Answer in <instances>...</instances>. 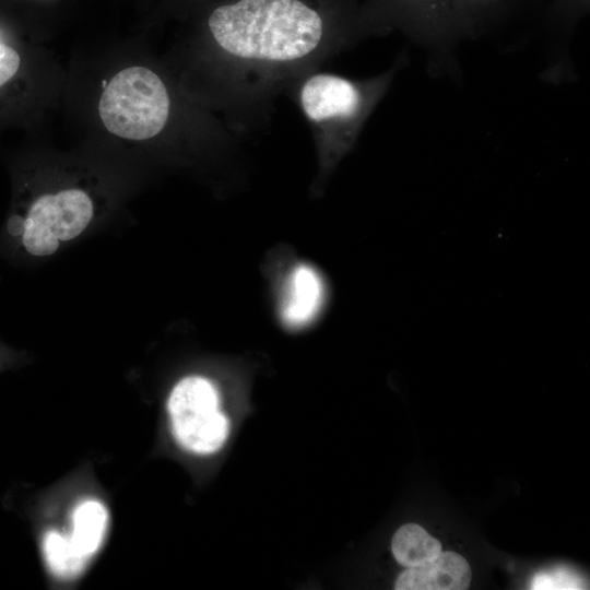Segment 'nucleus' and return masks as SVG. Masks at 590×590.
<instances>
[{
    "label": "nucleus",
    "mask_w": 590,
    "mask_h": 590,
    "mask_svg": "<svg viewBox=\"0 0 590 590\" xmlns=\"http://www.w3.org/2000/svg\"><path fill=\"white\" fill-rule=\"evenodd\" d=\"M16 359V353L0 341V370L11 367Z\"/></svg>",
    "instance_id": "nucleus-13"
},
{
    "label": "nucleus",
    "mask_w": 590,
    "mask_h": 590,
    "mask_svg": "<svg viewBox=\"0 0 590 590\" xmlns=\"http://www.w3.org/2000/svg\"><path fill=\"white\" fill-rule=\"evenodd\" d=\"M391 550L404 567H415L432 560L442 551L440 542L416 523H406L393 534Z\"/></svg>",
    "instance_id": "nucleus-10"
},
{
    "label": "nucleus",
    "mask_w": 590,
    "mask_h": 590,
    "mask_svg": "<svg viewBox=\"0 0 590 590\" xmlns=\"http://www.w3.org/2000/svg\"><path fill=\"white\" fill-rule=\"evenodd\" d=\"M530 588L534 590H570L585 589L587 583L576 571L567 567H556L536 573L532 577Z\"/></svg>",
    "instance_id": "nucleus-11"
},
{
    "label": "nucleus",
    "mask_w": 590,
    "mask_h": 590,
    "mask_svg": "<svg viewBox=\"0 0 590 590\" xmlns=\"http://www.w3.org/2000/svg\"><path fill=\"white\" fill-rule=\"evenodd\" d=\"M170 110L167 88L152 70L134 66L118 72L99 101L108 131L128 140H146L165 127Z\"/></svg>",
    "instance_id": "nucleus-3"
},
{
    "label": "nucleus",
    "mask_w": 590,
    "mask_h": 590,
    "mask_svg": "<svg viewBox=\"0 0 590 590\" xmlns=\"http://www.w3.org/2000/svg\"><path fill=\"white\" fill-rule=\"evenodd\" d=\"M298 99L306 118L322 131L355 117L362 104L361 92L354 83L330 73L306 78Z\"/></svg>",
    "instance_id": "nucleus-5"
},
{
    "label": "nucleus",
    "mask_w": 590,
    "mask_h": 590,
    "mask_svg": "<svg viewBox=\"0 0 590 590\" xmlns=\"http://www.w3.org/2000/svg\"><path fill=\"white\" fill-rule=\"evenodd\" d=\"M94 215L91 197L81 189H63L35 199L24 213L12 214L5 226L11 248L33 257L54 255L80 236Z\"/></svg>",
    "instance_id": "nucleus-2"
},
{
    "label": "nucleus",
    "mask_w": 590,
    "mask_h": 590,
    "mask_svg": "<svg viewBox=\"0 0 590 590\" xmlns=\"http://www.w3.org/2000/svg\"><path fill=\"white\" fill-rule=\"evenodd\" d=\"M219 48L244 66H295L323 40V21L300 0H239L216 8L208 20Z\"/></svg>",
    "instance_id": "nucleus-1"
},
{
    "label": "nucleus",
    "mask_w": 590,
    "mask_h": 590,
    "mask_svg": "<svg viewBox=\"0 0 590 590\" xmlns=\"http://www.w3.org/2000/svg\"><path fill=\"white\" fill-rule=\"evenodd\" d=\"M215 386L202 376H187L172 389L167 413L177 444L196 455L217 451L228 435V420L220 410Z\"/></svg>",
    "instance_id": "nucleus-4"
},
{
    "label": "nucleus",
    "mask_w": 590,
    "mask_h": 590,
    "mask_svg": "<svg viewBox=\"0 0 590 590\" xmlns=\"http://www.w3.org/2000/svg\"><path fill=\"white\" fill-rule=\"evenodd\" d=\"M322 297L323 285L317 271L306 264L295 267L286 280L281 304L283 321L291 328L310 322L321 307Z\"/></svg>",
    "instance_id": "nucleus-8"
},
{
    "label": "nucleus",
    "mask_w": 590,
    "mask_h": 590,
    "mask_svg": "<svg viewBox=\"0 0 590 590\" xmlns=\"http://www.w3.org/2000/svg\"><path fill=\"white\" fill-rule=\"evenodd\" d=\"M20 56L10 46L0 43V87L19 70Z\"/></svg>",
    "instance_id": "nucleus-12"
},
{
    "label": "nucleus",
    "mask_w": 590,
    "mask_h": 590,
    "mask_svg": "<svg viewBox=\"0 0 590 590\" xmlns=\"http://www.w3.org/2000/svg\"><path fill=\"white\" fill-rule=\"evenodd\" d=\"M39 551L51 576L69 580L79 577L87 564L75 553L62 530L46 529L39 539Z\"/></svg>",
    "instance_id": "nucleus-9"
},
{
    "label": "nucleus",
    "mask_w": 590,
    "mask_h": 590,
    "mask_svg": "<svg viewBox=\"0 0 590 590\" xmlns=\"http://www.w3.org/2000/svg\"><path fill=\"white\" fill-rule=\"evenodd\" d=\"M472 579L469 563L455 552H440L429 562L409 567L397 579V590H464Z\"/></svg>",
    "instance_id": "nucleus-6"
},
{
    "label": "nucleus",
    "mask_w": 590,
    "mask_h": 590,
    "mask_svg": "<svg viewBox=\"0 0 590 590\" xmlns=\"http://www.w3.org/2000/svg\"><path fill=\"white\" fill-rule=\"evenodd\" d=\"M107 506L98 498L85 497L70 511L69 526L62 530L75 553L88 564L101 551L109 530Z\"/></svg>",
    "instance_id": "nucleus-7"
}]
</instances>
